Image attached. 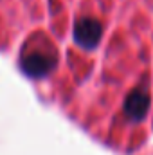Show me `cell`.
Wrapping results in <instances>:
<instances>
[{"mask_svg":"<svg viewBox=\"0 0 153 155\" xmlns=\"http://www.w3.org/2000/svg\"><path fill=\"white\" fill-rule=\"evenodd\" d=\"M103 36V25L97 18L85 16L79 18L74 25V40L79 47L83 49H96Z\"/></svg>","mask_w":153,"mask_h":155,"instance_id":"cell-1","label":"cell"},{"mask_svg":"<svg viewBox=\"0 0 153 155\" xmlns=\"http://www.w3.org/2000/svg\"><path fill=\"white\" fill-rule=\"evenodd\" d=\"M150 107H151V97L142 88H135L124 97V114L128 119H132L135 123L142 121L148 116Z\"/></svg>","mask_w":153,"mask_h":155,"instance_id":"cell-2","label":"cell"},{"mask_svg":"<svg viewBox=\"0 0 153 155\" xmlns=\"http://www.w3.org/2000/svg\"><path fill=\"white\" fill-rule=\"evenodd\" d=\"M56 67V54L49 52H31L22 60V69L31 78L47 76Z\"/></svg>","mask_w":153,"mask_h":155,"instance_id":"cell-3","label":"cell"}]
</instances>
